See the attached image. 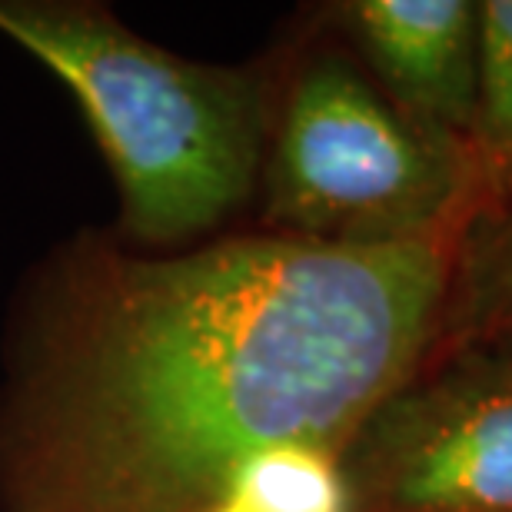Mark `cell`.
<instances>
[{
	"mask_svg": "<svg viewBox=\"0 0 512 512\" xmlns=\"http://www.w3.org/2000/svg\"><path fill=\"white\" fill-rule=\"evenodd\" d=\"M353 512H512V356L413 376L343 449Z\"/></svg>",
	"mask_w": 512,
	"mask_h": 512,
	"instance_id": "obj_4",
	"label": "cell"
},
{
	"mask_svg": "<svg viewBox=\"0 0 512 512\" xmlns=\"http://www.w3.org/2000/svg\"><path fill=\"white\" fill-rule=\"evenodd\" d=\"M266 197L293 237L456 243L493 187L469 143L416 124L350 60L316 57L283 100Z\"/></svg>",
	"mask_w": 512,
	"mask_h": 512,
	"instance_id": "obj_3",
	"label": "cell"
},
{
	"mask_svg": "<svg viewBox=\"0 0 512 512\" xmlns=\"http://www.w3.org/2000/svg\"><path fill=\"white\" fill-rule=\"evenodd\" d=\"M0 30L74 94L137 240L197 237L247 203L263 150L247 74L180 60L77 4L0 0Z\"/></svg>",
	"mask_w": 512,
	"mask_h": 512,
	"instance_id": "obj_2",
	"label": "cell"
},
{
	"mask_svg": "<svg viewBox=\"0 0 512 512\" xmlns=\"http://www.w3.org/2000/svg\"><path fill=\"white\" fill-rule=\"evenodd\" d=\"M463 320L469 333H512V220L493 230L463 273Z\"/></svg>",
	"mask_w": 512,
	"mask_h": 512,
	"instance_id": "obj_7",
	"label": "cell"
},
{
	"mask_svg": "<svg viewBox=\"0 0 512 512\" xmlns=\"http://www.w3.org/2000/svg\"><path fill=\"white\" fill-rule=\"evenodd\" d=\"M476 157L493 197L512 193V0L479 4Z\"/></svg>",
	"mask_w": 512,
	"mask_h": 512,
	"instance_id": "obj_6",
	"label": "cell"
},
{
	"mask_svg": "<svg viewBox=\"0 0 512 512\" xmlns=\"http://www.w3.org/2000/svg\"><path fill=\"white\" fill-rule=\"evenodd\" d=\"M453 253L256 233L163 260L100 256L10 413L14 512H197L256 453H343L423 373Z\"/></svg>",
	"mask_w": 512,
	"mask_h": 512,
	"instance_id": "obj_1",
	"label": "cell"
},
{
	"mask_svg": "<svg viewBox=\"0 0 512 512\" xmlns=\"http://www.w3.org/2000/svg\"><path fill=\"white\" fill-rule=\"evenodd\" d=\"M380 90L416 124L473 147L479 97V4L356 0L343 7ZM476 150V147H473Z\"/></svg>",
	"mask_w": 512,
	"mask_h": 512,
	"instance_id": "obj_5",
	"label": "cell"
}]
</instances>
